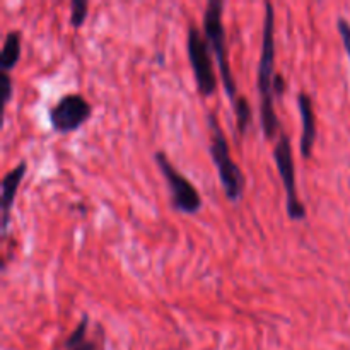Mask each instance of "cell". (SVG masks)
I'll list each match as a JSON object with an SVG mask.
<instances>
[{
  "mask_svg": "<svg viewBox=\"0 0 350 350\" xmlns=\"http://www.w3.org/2000/svg\"><path fill=\"white\" fill-rule=\"evenodd\" d=\"M224 0H208L207 7L204 10V34L208 40V43H211L212 51H214L215 58L219 62V75H221L222 88H224L231 105H234L239 94L228 57V43H226L224 29Z\"/></svg>",
  "mask_w": 350,
  "mask_h": 350,
  "instance_id": "obj_3",
  "label": "cell"
},
{
  "mask_svg": "<svg viewBox=\"0 0 350 350\" xmlns=\"http://www.w3.org/2000/svg\"><path fill=\"white\" fill-rule=\"evenodd\" d=\"M232 109H234L236 116V129H238L239 135H245L246 130L250 129V123H252L253 120L252 105H250L248 98L239 96V98L236 99L234 105H232Z\"/></svg>",
  "mask_w": 350,
  "mask_h": 350,
  "instance_id": "obj_11",
  "label": "cell"
},
{
  "mask_svg": "<svg viewBox=\"0 0 350 350\" xmlns=\"http://www.w3.org/2000/svg\"><path fill=\"white\" fill-rule=\"evenodd\" d=\"M273 161H275L277 171L282 178L284 190H286V211L289 219L293 221H304L306 219V207L301 202L297 193L296 185V166H294L293 146H291V137L286 130H280L279 139L273 147Z\"/></svg>",
  "mask_w": 350,
  "mask_h": 350,
  "instance_id": "obj_5",
  "label": "cell"
},
{
  "mask_svg": "<svg viewBox=\"0 0 350 350\" xmlns=\"http://www.w3.org/2000/svg\"><path fill=\"white\" fill-rule=\"evenodd\" d=\"M154 161L170 188L173 207L181 214H197L202 208V197L195 185L174 167L164 150H157L154 154Z\"/></svg>",
  "mask_w": 350,
  "mask_h": 350,
  "instance_id": "obj_6",
  "label": "cell"
},
{
  "mask_svg": "<svg viewBox=\"0 0 350 350\" xmlns=\"http://www.w3.org/2000/svg\"><path fill=\"white\" fill-rule=\"evenodd\" d=\"M0 96H2V108L5 109L14 96V82L9 72L0 70Z\"/></svg>",
  "mask_w": 350,
  "mask_h": 350,
  "instance_id": "obj_14",
  "label": "cell"
},
{
  "mask_svg": "<svg viewBox=\"0 0 350 350\" xmlns=\"http://www.w3.org/2000/svg\"><path fill=\"white\" fill-rule=\"evenodd\" d=\"M187 51L193 70L195 82L202 96H212L217 91V74H215L214 62H212V48L204 31L191 23L187 31Z\"/></svg>",
  "mask_w": 350,
  "mask_h": 350,
  "instance_id": "obj_4",
  "label": "cell"
},
{
  "mask_svg": "<svg viewBox=\"0 0 350 350\" xmlns=\"http://www.w3.org/2000/svg\"><path fill=\"white\" fill-rule=\"evenodd\" d=\"M275 7L272 2H265V17L262 31V51L258 62V85L260 92V122L267 140H273L280 133L282 125L273 106V81H275Z\"/></svg>",
  "mask_w": 350,
  "mask_h": 350,
  "instance_id": "obj_1",
  "label": "cell"
},
{
  "mask_svg": "<svg viewBox=\"0 0 350 350\" xmlns=\"http://www.w3.org/2000/svg\"><path fill=\"white\" fill-rule=\"evenodd\" d=\"M297 108H299L301 115V140H299V150L301 156L304 159H310L313 154L314 142H317L318 135V125H317V115L313 109V99L308 92H299L297 94Z\"/></svg>",
  "mask_w": 350,
  "mask_h": 350,
  "instance_id": "obj_9",
  "label": "cell"
},
{
  "mask_svg": "<svg viewBox=\"0 0 350 350\" xmlns=\"http://www.w3.org/2000/svg\"><path fill=\"white\" fill-rule=\"evenodd\" d=\"M68 7H70V17H68V23H70V26L72 27L84 26L85 19H88V14H89L88 0H70Z\"/></svg>",
  "mask_w": 350,
  "mask_h": 350,
  "instance_id": "obj_12",
  "label": "cell"
},
{
  "mask_svg": "<svg viewBox=\"0 0 350 350\" xmlns=\"http://www.w3.org/2000/svg\"><path fill=\"white\" fill-rule=\"evenodd\" d=\"M286 89H287V84H286V81H284L282 74H279V72H277L275 81H273V92H275V98H280V96H284Z\"/></svg>",
  "mask_w": 350,
  "mask_h": 350,
  "instance_id": "obj_16",
  "label": "cell"
},
{
  "mask_svg": "<svg viewBox=\"0 0 350 350\" xmlns=\"http://www.w3.org/2000/svg\"><path fill=\"white\" fill-rule=\"evenodd\" d=\"M21 58V31L12 29L5 34L0 51V70L10 72Z\"/></svg>",
  "mask_w": 350,
  "mask_h": 350,
  "instance_id": "obj_10",
  "label": "cell"
},
{
  "mask_svg": "<svg viewBox=\"0 0 350 350\" xmlns=\"http://www.w3.org/2000/svg\"><path fill=\"white\" fill-rule=\"evenodd\" d=\"M207 125L208 132H211V157L217 170L219 180H221L224 193L229 202H239L245 195L246 188V178L241 167L236 164V161L231 157V149H229V142L226 139V133L222 126L219 125V120L214 111L207 113Z\"/></svg>",
  "mask_w": 350,
  "mask_h": 350,
  "instance_id": "obj_2",
  "label": "cell"
},
{
  "mask_svg": "<svg viewBox=\"0 0 350 350\" xmlns=\"http://www.w3.org/2000/svg\"><path fill=\"white\" fill-rule=\"evenodd\" d=\"M88 323H89V318L88 314L82 317V320L79 321V325L75 327V330L68 335L67 342H65V347L74 350L77 347H81L82 344H85V334H88Z\"/></svg>",
  "mask_w": 350,
  "mask_h": 350,
  "instance_id": "obj_13",
  "label": "cell"
},
{
  "mask_svg": "<svg viewBox=\"0 0 350 350\" xmlns=\"http://www.w3.org/2000/svg\"><path fill=\"white\" fill-rule=\"evenodd\" d=\"M92 116V106L79 92L64 94L48 111V120L53 132L70 133L81 129Z\"/></svg>",
  "mask_w": 350,
  "mask_h": 350,
  "instance_id": "obj_7",
  "label": "cell"
},
{
  "mask_svg": "<svg viewBox=\"0 0 350 350\" xmlns=\"http://www.w3.org/2000/svg\"><path fill=\"white\" fill-rule=\"evenodd\" d=\"M337 27H338V34H340L342 38V43H344L345 51H347L350 58V23L347 19H344V17H338Z\"/></svg>",
  "mask_w": 350,
  "mask_h": 350,
  "instance_id": "obj_15",
  "label": "cell"
},
{
  "mask_svg": "<svg viewBox=\"0 0 350 350\" xmlns=\"http://www.w3.org/2000/svg\"><path fill=\"white\" fill-rule=\"evenodd\" d=\"M26 171V161H21L16 167H12V170L3 174L2 183H0V208H2V217H0L2 226H0V231H2V236H5L7 229H9L10 211L14 207V200H16L17 191H19Z\"/></svg>",
  "mask_w": 350,
  "mask_h": 350,
  "instance_id": "obj_8",
  "label": "cell"
},
{
  "mask_svg": "<svg viewBox=\"0 0 350 350\" xmlns=\"http://www.w3.org/2000/svg\"><path fill=\"white\" fill-rule=\"evenodd\" d=\"M74 350H98V347H96L94 342H85V344H82L81 347H77Z\"/></svg>",
  "mask_w": 350,
  "mask_h": 350,
  "instance_id": "obj_17",
  "label": "cell"
}]
</instances>
